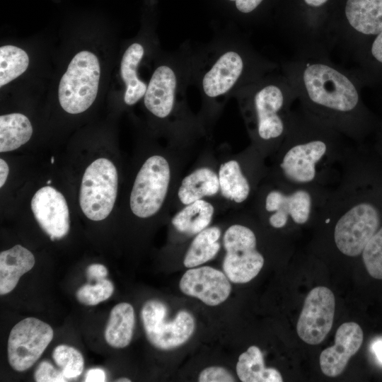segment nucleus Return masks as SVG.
Masks as SVG:
<instances>
[{
    "instance_id": "1",
    "label": "nucleus",
    "mask_w": 382,
    "mask_h": 382,
    "mask_svg": "<svg viewBox=\"0 0 382 382\" xmlns=\"http://www.w3.org/2000/svg\"><path fill=\"white\" fill-rule=\"evenodd\" d=\"M300 108L309 116L361 144L379 123L364 103L363 83L327 54L299 53L284 66Z\"/></svg>"
},
{
    "instance_id": "2",
    "label": "nucleus",
    "mask_w": 382,
    "mask_h": 382,
    "mask_svg": "<svg viewBox=\"0 0 382 382\" xmlns=\"http://www.w3.org/2000/svg\"><path fill=\"white\" fill-rule=\"evenodd\" d=\"M351 141L299 105L292 109L282 143L269 159L267 177L296 186L331 188L341 177Z\"/></svg>"
},
{
    "instance_id": "3",
    "label": "nucleus",
    "mask_w": 382,
    "mask_h": 382,
    "mask_svg": "<svg viewBox=\"0 0 382 382\" xmlns=\"http://www.w3.org/2000/svg\"><path fill=\"white\" fill-rule=\"evenodd\" d=\"M246 88L241 108L250 144L267 161L286 134L296 93L285 75L262 77Z\"/></svg>"
},
{
    "instance_id": "4",
    "label": "nucleus",
    "mask_w": 382,
    "mask_h": 382,
    "mask_svg": "<svg viewBox=\"0 0 382 382\" xmlns=\"http://www.w3.org/2000/svg\"><path fill=\"white\" fill-rule=\"evenodd\" d=\"M331 188L296 186L266 176L248 208L274 230L318 219Z\"/></svg>"
},
{
    "instance_id": "5",
    "label": "nucleus",
    "mask_w": 382,
    "mask_h": 382,
    "mask_svg": "<svg viewBox=\"0 0 382 382\" xmlns=\"http://www.w3.org/2000/svg\"><path fill=\"white\" fill-rule=\"evenodd\" d=\"M218 156L222 209H242L250 206L268 172L267 160L251 144L236 154Z\"/></svg>"
},
{
    "instance_id": "6",
    "label": "nucleus",
    "mask_w": 382,
    "mask_h": 382,
    "mask_svg": "<svg viewBox=\"0 0 382 382\" xmlns=\"http://www.w3.org/2000/svg\"><path fill=\"white\" fill-rule=\"evenodd\" d=\"M225 250L223 271L233 283L250 282L260 272L265 257L258 248L256 231L243 220L229 224L222 235Z\"/></svg>"
},
{
    "instance_id": "7",
    "label": "nucleus",
    "mask_w": 382,
    "mask_h": 382,
    "mask_svg": "<svg viewBox=\"0 0 382 382\" xmlns=\"http://www.w3.org/2000/svg\"><path fill=\"white\" fill-rule=\"evenodd\" d=\"M100 74V64L94 54L81 51L74 57L58 89L59 101L65 112L79 114L93 104L98 93Z\"/></svg>"
},
{
    "instance_id": "8",
    "label": "nucleus",
    "mask_w": 382,
    "mask_h": 382,
    "mask_svg": "<svg viewBox=\"0 0 382 382\" xmlns=\"http://www.w3.org/2000/svg\"><path fill=\"white\" fill-rule=\"evenodd\" d=\"M118 174L114 163L100 158L86 169L80 187L79 203L85 216L92 221L106 219L117 195Z\"/></svg>"
},
{
    "instance_id": "9",
    "label": "nucleus",
    "mask_w": 382,
    "mask_h": 382,
    "mask_svg": "<svg viewBox=\"0 0 382 382\" xmlns=\"http://www.w3.org/2000/svg\"><path fill=\"white\" fill-rule=\"evenodd\" d=\"M168 311L159 300H149L141 311V319L149 342L160 350H171L186 343L195 330V318L186 310L166 320Z\"/></svg>"
},
{
    "instance_id": "10",
    "label": "nucleus",
    "mask_w": 382,
    "mask_h": 382,
    "mask_svg": "<svg viewBox=\"0 0 382 382\" xmlns=\"http://www.w3.org/2000/svg\"><path fill=\"white\" fill-rule=\"evenodd\" d=\"M53 336L51 326L36 318L29 317L18 322L11 329L8 339V361L11 368L18 372L30 369Z\"/></svg>"
},
{
    "instance_id": "11",
    "label": "nucleus",
    "mask_w": 382,
    "mask_h": 382,
    "mask_svg": "<svg viewBox=\"0 0 382 382\" xmlns=\"http://www.w3.org/2000/svg\"><path fill=\"white\" fill-rule=\"evenodd\" d=\"M218 168V156L214 151L211 149L201 151L190 170L180 180L173 202V212L202 199L219 202Z\"/></svg>"
},
{
    "instance_id": "12",
    "label": "nucleus",
    "mask_w": 382,
    "mask_h": 382,
    "mask_svg": "<svg viewBox=\"0 0 382 382\" xmlns=\"http://www.w3.org/2000/svg\"><path fill=\"white\" fill-rule=\"evenodd\" d=\"M335 299L325 286H316L307 294L299 316L296 331L306 343H321L330 331L334 319Z\"/></svg>"
},
{
    "instance_id": "13",
    "label": "nucleus",
    "mask_w": 382,
    "mask_h": 382,
    "mask_svg": "<svg viewBox=\"0 0 382 382\" xmlns=\"http://www.w3.org/2000/svg\"><path fill=\"white\" fill-rule=\"evenodd\" d=\"M249 69V59L243 52L236 50L223 52L203 76L202 86L204 96L209 100H216L227 94Z\"/></svg>"
},
{
    "instance_id": "14",
    "label": "nucleus",
    "mask_w": 382,
    "mask_h": 382,
    "mask_svg": "<svg viewBox=\"0 0 382 382\" xmlns=\"http://www.w3.org/2000/svg\"><path fill=\"white\" fill-rule=\"evenodd\" d=\"M31 209L41 228L52 241L65 237L70 228L69 212L63 195L51 186L40 188L31 200Z\"/></svg>"
},
{
    "instance_id": "15",
    "label": "nucleus",
    "mask_w": 382,
    "mask_h": 382,
    "mask_svg": "<svg viewBox=\"0 0 382 382\" xmlns=\"http://www.w3.org/2000/svg\"><path fill=\"white\" fill-rule=\"evenodd\" d=\"M230 280L224 272L210 266L195 267L182 276L179 288L185 295L195 297L210 306L224 302L231 291Z\"/></svg>"
},
{
    "instance_id": "16",
    "label": "nucleus",
    "mask_w": 382,
    "mask_h": 382,
    "mask_svg": "<svg viewBox=\"0 0 382 382\" xmlns=\"http://www.w3.org/2000/svg\"><path fill=\"white\" fill-rule=\"evenodd\" d=\"M363 337L362 329L357 323L342 324L335 332L334 345L320 353V366L322 372L329 377L341 374L350 358L361 347Z\"/></svg>"
},
{
    "instance_id": "17",
    "label": "nucleus",
    "mask_w": 382,
    "mask_h": 382,
    "mask_svg": "<svg viewBox=\"0 0 382 382\" xmlns=\"http://www.w3.org/2000/svg\"><path fill=\"white\" fill-rule=\"evenodd\" d=\"M178 76L173 68L161 65L153 73L144 95L146 108L158 119L173 117L176 108Z\"/></svg>"
},
{
    "instance_id": "18",
    "label": "nucleus",
    "mask_w": 382,
    "mask_h": 382,
    "mask_svg": "<svg viewBox=\"0 0 382 382\" xmlns=\"http://www.w3.org/2000/svg\"><path fill=\"white\" fill-rule=\"evenodd\" d=\"M219 209L221 207L216 200L199 199L176 211L170 219V225L177 233L194 237L210 226Z\"/></svg>"
},
{
    "instance_id": "19",
    "label": "nucleus",
    "mask_w": 382,
    "mask_h": 382,
    "mask_svg": "<svg viewBox=\"0 0 382 382\" xmlns=\"http://www.w3.org/2000/svg\"><path fill=\"white\" fill-rule=\"evenodd\" d=\"M33 254L21 245H16L0 253V294L10 293L21 277L34 266Z\"/></svg>"
},
{
    "instance_id": "20",
    "label": "nucleus",
    "mask_w": 382,
    "mask_h": 382,
    "mask_svg": "<svg viewBox=\"0 0 382 382\" xmlns=\"http://www.w3.org/2000/svg\"><path fill=\"white\" fill-rule=\"evenodd\" d=\"M357 63L352 71L363 84H382V30L354 53Z\"/></svg>"
},
{
    "instance_id": "21",
    "label": "nucleus",
    "mask_w": 382,
    "mask_h": 382,
    "mask_svg": "<svg viewBox=\"0 0 382 382\" xmlns=\"http://www.w3.org/2000/svg\"><path fill=\"white\" fill-rule=\"evenodd\" d=\"M144 54L143 46L134 42L125 50L121 61L120 72L126 90L125 103L128 105L136 104L144 96L147 86L139 79L137 67Z\"/></svg>"
},
{
    "instance_id": "22",
    "label": "nucleus",
    "mask_w": 382,
    "mask_h": 382,
    "mask_svg": "<svg viewBox=\"0 0 382 382\" xmlns=\"http://www.w3.org/2000/svg\"><path fill=\"white\" fill-rule=\"evenodd\" d=\"M134 323V310L130 303L123 302L115 305L105 330L106 342L118 349L128 346L133 336Z\"/></svg>"
},
{
    "instance_id": "23",
    "label": "nucleus",
    "mask_w": 382,
    "mask_h": 382,
    "mask_svg": "<svg viewBox=\"0 0 382 382\" xmlns=\"http://www.w3.org/2000/svg\"><path fill=\"white\" fill-rule=\"evenodd\" d=\"M221 236L219 226H209L195 236L185 253L183 265L192 268L214 258L221 249Z\"/></svg>"
},
{
    "instance_id": "24",
    "label": "nucleus",
    "mask_w": 382,
    "mask_h": 382,
    "mask_svg": "<svg viewBox=\"0 0 382 382\" xmlns=\"http://www.w3.org/2000/svg\"><path fill=\"white\" fill-rule=\"evenodd\" d=\"M238 378L243 382H282L280 372L265 366L260 349L252 345L240 354L236 366Z\"/></svg>"
},
{
    "instance_id": "25",
    "label": "nucleus",
    "mask_w": 382,
    "mask_h": 382,
    "mask_svg": "<svg viewBox=\"0 0 382 382\" xmlns=\"http://www.w3.org/2000/svg\"><path fill=\"white\" fill-rule=\"evenodd\" d=\"M33 134L29 119L21 113L0 116V151L17 149L27 143Z\"/></svg>"
},
{
    "instance_id": "26",
    "label": "nucleus",
    "mask_w": 382,
    "mask_h": 382,
    "mask_svg": "<svg viewBox=\"0 0 382 382\" xmlns=\"http://www.w3.org/2000/svg\"><path fill=\"white\" fill-rule=\"evenodd\" d=\"M29 64L28 54L13 45L0 47V86L8 83L24 73Z\"/></svg>"
},
{
    "instance_id": "27",
    "label": "nucleus",
    "mask_w": 382,
    "mask_h": 382,
    "mask_svg": "<svg viewBox=\"0 0 382 382\" xmlns=\"http://www.w3.org/2000/svg\"><path fill=\"white\" fill-rule=\"evenodd\" d=\"M52 358L67 379L77 378L83 371L84 359L81 353L66 345L57 346Z\"/></svg>"
},
{
    "instance_id": "28",
    "label": "nucleus",
    "mask_w": 382,
    "mask_h": 382,
    "mask_svg": "<svg viewBox=\"0 0 382 382\" xmlns=\"http://www.w3.org/2000/svg\"><path fill=\"white\" fill-rule=\"evenodd\" d=\"M361 255L369 274L373 278L382 279V226L369 240Z\"/></svg>"
},
{
    "instance_id": "29",
    "label": "nucleus",
    "mask_w": 382,
    "mask_h": 382,
    "mask_svg": "<svg viewBox=\"0 0 382 382\" xmlns=\"http://www.w3.org/2000/svg\"><path fill=\"white\" fill-rule=\"evenodd\" d=\"M114 291L112 283L104 278L96 281L93 285L85 284L76 291L77 300L86 306H96L109 299Z\"/></svg>"
},
{
    "instance_id": "30",
    "label": "nucleus",
    "mask_w": 382,
    "mask_h": 382,
    "mask_svg": "<svg viewBox=\"0 0 382 382\" xmlns=\"http://www.w3.org/2000/svg\"><path fill=\"white\" fill-rule=\"evenodd\" d=\"M37 382H64L67 378L60 369H57L47 361L40 362L34 373Z\"/></svg>"
},
{
    "instance_id": "31",
    "label": "nucleus",
    "mask_w": 382,
    "mask_h": 382,
    "mask_svg": "<svg viewBox=\"0 0 382 382\" xmlns=\"http://www.w3.org/2000/svg\"><path fill=\"white\" fill-rule=\"evenodd\" d=\"M199 382H234V376L226 369L212 366L206 367L198 376Z\"/></svg>"
},
{
    "instance_id": "32",
    "label": "nucleus",
    "mask_w": 382,
    "mask_h": 382,
    "mask_svg": "<svg viewBox=\"0 0 382 382\" xmlns=\"http://www.w3.org/2000/svg\"><path fill=\"white\" fill-rule=\"evenodd\" d=\"M86 274L88 279L97 281L107 277L108 270L103 265L92 264L87 267Z\"/></svg>"
},
{
    "instance_id": "33",
    "label": "nucleus",
    "mask_w": 382,
    "mask_h": 382,
    "mask_svg": "<svg viewBox=\"0 0 382 382\" xmlns=\"http://www.w3.org/2000/svg\"><path fill=\"white\" fill-rule=\"evenodd\" d=\"M235 1L236 8L243 13L253 11L263 0H230Z\"/></svg>"
},
{
    "instance_id": "34",
    "label": "nucleus",
    "mask_w": 382,
    "mask_h": 382,
    "mask_svg": "<svg viewBox=\"0 0 382 382\" xmlns=\"http://www.w3.org/2000/svg\"><path fill=\"white\" fill-rule=\"evenodd\" d=\"M86 382H104L106 381V374L102 369L96 368L89 369L85 376Z\"/></svg>"
},
{
    "instance_id": "35",
    "label": "nucleus",
    "mask_w": 382,
    "mask_h": 382,
    "mask_svg": "<svg viewBox=\"0 0 382 382\" xmlns=\"http://www.w3.org/2000/svg\"><path fill=\"white\" fill-rule=\"evenodd\" d=\"M9 168L7 163L3 159H0V187H2L8 175Z\"/></svg>"
},
{
    "instance_id": "36",
    "label": "nucleus",
    "mask_w": 382,
    "mask_h": 382,
    "mask_svg": "<svg viewBox=\"0 0 382 382\" xmlns=\"http://www.w3.org/2000/svg\"><path fill=\"white\" fill-rule=\"evenodd\" d=\"M372 350L377 359L382 363V339H378L372 344Z\"/></svg>"
},
{
    "instance_id": "37",
    "label": "nucleus",
    "mask_w": 382,
    "mask_h": 382,
    "mask_svg": "<svg viewBox=\"0 0 382 382\" xmlns=\"http://www.w3.org/2000/svg\"><path fill=\"white\" fill-rule=\"evenodd\" d=\"M329 0H303L305 5L311 8L323 7Z\"/></svg>"
},
{
    "instance_id": "38",
    "label": "nucleus",
    "mask_w": 382,
    "mask_h": 382,
    "mask_svg": "<svg viewBox=\"0 0 382 382\" xmlns=\"http://www.w3.org/2000/svg\"><path fill=\"white\" fill-rule=\"evenodd\" d=\"M378 137L377 140V144H376V154L381 159L382 161V125H379L378 128Z\"/></svg>"
},
{
    "instance_id": "39",
    "label": "nucleus",
    "mask_w": 382,
    "mask_h": 382,
    "mask_svg": "<svg viewBox=\"0 0 382 382\" xmlns=\"http://www.w3.org/2000/svg\"><path fill=\"white\" fill-rule=\"evenodd\" d=\"M116 381L117 382H130L131 380L127 378H121L119 379H117Z\"/></svg>"
}]
</instances>
